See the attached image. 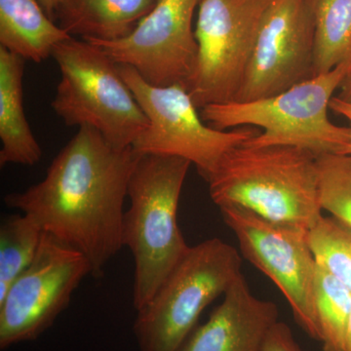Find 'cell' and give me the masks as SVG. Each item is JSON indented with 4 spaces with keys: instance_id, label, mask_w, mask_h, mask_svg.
Segmentation results:
<instances>
[{
    "instance_id": "obj_12",
    "label": "cell",
    "mask_w": 351,
    "mask_h": 351,
    "mask_svg": "<svg viewBox=\"0 0 351 351\" xmlns=\"http://www.w3.org/2000/svg\"><path fill=\"white\" fill-rule=\"evenodd\" d=\"M201 0H157L151 12L125 38L87 40L115 63L131 66L154 86L189 89L198 60L193 15Z\"/></svg>"
},
{
    "instance_id": "obj_17",
    "label": "cell",
    "mask_w": 351,
    "mask_h": 351,
    "mask_svg": "<svg viewBox=\"0 0 351 351\" xmlns=\"http://www.w3.org/2000/svg\"><path fill=\"white\" fill-rule=\"evenodd\" d=\"M314 21L315 76L351 66V0H307Z\"/></svg>"
},
{
    "instance_id": "obj_13",
    "label": "cell",
    "mask_w": 351,
    "mask_h": 351,
    "mask_svg": "<svg viewBox=\"0 0 351 351\" xmlns=\"http://www.w3.org/2000/svg\"><path fill=\"white\" fill-rule=\"evenodd\" d=\"M209 319L196 326L179 351H263L278 322L274 302L253 295L243 274L237 277Z\"/></svg>"
},
{
    "instance_id": "obj_21",
    "label": "cell",
    "mask_w": 351,
    "mask_h": 351,
    "mask_svg": "<svg viewBox=\"0 0 351 351\" xmlns=\"http://www.w3.org/2000/svg\"><path fill=\"white\" fill-rule=\"evenodd\" d=\"M316 158L322 209L351 226V156L328 154Z\"/></svg>"
},
{
    "instance_id": "obj_26",
    "label": "cell",
    "mask_w": 351,
    "mask_h": 351,
    "mask_svg": "<svg viewBox=\"0 0 351 351\" xmlns=\"http://www.w3.org/2000/svg\"><path fill=\"white\" fill-rule=\"evenodd\" d=\"M345 351H351V315L350 322H348V329H346Z\"/></svg>"
},
{
    "instance_id": "obj_11",
    "label": "cell",
    "mask_w": 351,
    "mask_h": 351,
    "mask_svg": "<svg viewBox=\"0 0 351 351\" xmlns=\"http://www.w3.org/2000/svg\"><path fill=\"white\" fill-rule=\"evenodd\" d=\"M315 77L307 0H269L234 101L269 98Z\"/></svg>"
},
{
    "instance_id": "obj_6",
    "label": "cell",
    "mask_w": 351,
    "mask_h": 351,
    "mask_svg": "<svg viewBox=\"0 0 351 351\" xmlns=\"http://www.w3.org/2000/svg\"><path fill=\"white\" fill-rule=\"evenodd\" d=\"M241 265L237 249L221 239L191 247L151 301L137 311L133 330L140 350L179 351L203 311L242 274Z\"/></svg>"
},
{
    "instance_id": "obj_4",
    "label": "cell",
    "mask_w": 351,
    "mask_h": 351,
    "mask_svg": "<svg viewBox=\"0 0 351 351\" xmlns=\"http://www.w3.org/2000/svg\"><path fill=\"white\" fill-rule=\"evenodd\" d=\"M350 73V64H339L269 98L206 106L200 110L201 119L219 131L261 127L263 133L243 143L249 147L291 145L316 157L341 154L350 144V128L332 123L328 110L335 91Z\"/></svg>"
},
{
    "instance_id": "obj_19",
    "label": "cell",
    "mask_w": 351,
    "mask_h": 351,
    "mask_svg": "<svg viewBox=\"0 0 351 351\" xmlns=\"http://www.w3.org/2000/svg\"><path fill=\"white\" fill-rule=\"evenodd\" d=\"M43 230L27 215H10L0 225V300L34 261Z\"/></svg>"
},
{
    "instance_id": "obj_18",
    "label": "cell",
    "mask_w": 351,
    "mask_h": 351,
    "mask_svg": "<svg viewBox=\"0 0 351 351\" xmlns=\"http://www.w3.org/2000/svg\"><path fill=\"white\" fill-rule=\"evenodd\" d=\"M315 311L323 351H345L351 315V291L318 263Z\"/></svg>"
},
{
    "instance_id": "obj_8",
    "label": "cell",
    "mask_w": 351,
    "mask_h": 351,
    "mask_svg": "<svg viewBox=\"0 0 351 351\" xmlns=\"http://www.w3.org/2000/svg\"><path fill=\"white\" fill-rule=\"evenodd\" d=\"M87 276L91 267L82 252L43 232L34 261L0 300V348L47 331Z\"/></svg>"
},
{
    "instance_id": "obj_25",
    "label": "cell",
    "mask_w": 351,
    "mask_h": 351,
    "mask_svg": "<svg viewBox=\"0 0 351 351\" xmlns=\"http://www.w3.org/2000/svg\"><path fill=\"white\" fill-rule=\"evenodd\" d=\"M339 89H341V92H339V98L351 103V73L346 76L339 86Z\"/></svg>"
},
{
    "instance_id": "obj_5",
    "label": "cell",
    "mask_w": 351,
    "mask_h": 351,
    "mask_svg": "<svg viewBox=\"0 0 351 351\" xmlns=\"http://www.w3.org/2000/svg\"><path fill=\"white\" fill-rule=\"evenodd\" d=\"M52 57L61 71L52 108L66 126H90L119 149L133 145L149 119L120 75L119 64L99 46L71 38Z\"/></svg>"
},
{
    "instance_id": "obj_1",
    "label": "cell",
    "mask_w": 351,
    "mask_h": 351,
    "mask_svg": "<svg viewBox=\"0 0 351 351\" xmlns=\"http://www.w3.org/2000/svg\"><path fill=\"white\" fill-rule=\"evenodd\" d=\"M138 156L133 147L119 149L96 129L80 127L43 181L8 193L4 202L82 252L91 276L101 278L123 247L124 200Z\"/></svg>"
},
{
    "instance_id": "obj_3",
    "label": "cell",
    "mask_w": 351,
    "mask_h": 351,
    "mask_svg": "<svg viewBox=\"0 0 351 351\" xmlns=\"http://www.w3.org/2000/svg\"><path fill=\"white\" fill-rule=\"evenodd\" d=\"M191 163L181 157L138 154L128 184L130 208L124 213L122 244L135 262L133 304L143 308L186 256L178 207Z\"/></svg>"
},
{
    "instance_id": "obj_10",
    "label": "cell",
    "mask_w": 351,
    "mask_h": 351,
    "mask_svg": "<svg viewBox=\"0 0 351 351\" xmlns=\"http://www.w3.org/2000/svg\"><path fill=\"white\" fill-rule=\"evenodd\" d=\"M219 209L243 257L271 279L287 300L298 325L320 341L315 311L317 263L309 230L272 223L240 207Z\"/></svg>"
},
{
    "instance_id": "obj_2",
    "label": "cell",
    "mask_w": 351,
    "mask_h": 351,
    "mask_svg": "<svg viewBox=\"0 0 351 351\" xmlns=\"http://www.w3.org/2000/svg\"><path fill=\"white\" fill-rule=\"evenodd\" d=\"M219 207L311 230L322 215L317 158L291 145L233 147L206 180Z\"/></svg>"
},
{
    "instance_id": "obj_22",
    "label": "cell",
    "mask_w": 351,
    "mask_h": 351,
    "mask_svg": "<svg viewBox=\"0 0 351 351\" xmlns=\"http://www.w3.org/2000/svg\"><path fill=\"white\" fill-rule=\"evenodd\" d=\"M263 351H304L286 323L278 321L270 330Z\"/></svg>"
},
{
    "instance_id": "obj_16",
    "label": "cell",
    "mask_w": 351,
    "mask_h": 351,
    "mask_svg": "<svg viewBox=\"0 0 351 351\" xmlns=\"http://www.w3.org/2000/svg\"><path fill=\"white\" fill-rule=\"evenodd\" d=\"M71 38L38 0H0V47L25 61H45L58 44Z\"/></svg>"
},
{
    "instance_id": "obj_23",
    "label": "cell",
    "mask_w": 351,
    "mask_h": 351,
    "mask_svg": "<svg viewBox=\"0 0 351 351\" xmlns=\"http://www.w3.org/2000/svg\"><path fill=\"white\" fill-rule=\"evenodd\" d=\"M330 108L334 110L335 112L338 113V114L343 115V117H346L350 121L351 131V103L341 100L338 96L332 97L331 101H330ZM341 154L351 156V138L350 144H348Z\"/></svg>"
},
{
    "instance_id": "obj_20",
    "label": "cell",
    "mask_w": 351,
    "mask_h": 351,
    "mask_svg": "<svg viewBox=\"0 0 351 351\" xmlns=\"http://www.w3.org/2000/svg\"><path fill=\"white\" fill-rule=\"evenodd\" d=\"M308 239L316 263L351 291V226L322 216Z\"/></svg>"
},
{
    "instance_id": "obj_14",
    "label": "cell",
    "mask_w": 351,
    "mask_h": 351,
    "mask_svg": "<svg viewBox=\"0 0 351 351\" xmlns=\"http://www.w3.org/2000/svg\"><path fill=\"white\" fill-rule=\"evenodd\" d=\"M25 60L0 47V166H34L43 149L25 114L23 80Z\"/></svg>"
},
{
    "instance_id": "obj_24",
    "label": "cell",
    "mask_w": 351,
    "mask_h": 351,
    "mask_svg": "<svg viewBox=\"0 0 351 351\" xmlns=\"http://www.w3.org/2000/svg\"><path fill=\"white\" fill-rule=\"evenodd\" d=\"M64 1V0H38L39 3L43 6V10L55 22H56L55 18H56L58 9Z\"/></svg>"
},
{
    "instance_id": "obj_15",
    "label": "cell",
    "mask_w": 351,
    "mask_h": 351,
    "mask_svg": "<svg viewBox=\"0 0 351 351\" xmlns=\"http://www.w3.org/2000/svg\"><path fill=\"white\" fill-rule=\"evenodd\" d=\"M157 0H64L56 12L60 27L84 40L125 38Z\"/></svg>"
},
{
    "instance_id": "obj_7",
    "label": "cell",
    "mask_w": 351,
    "mask_h": 351,
    "mask_svg": "<svg viewBox=\"0 0 351 351\" xmlns=\"http://www.w3.org/2000/svg\"><path fill=\"white\" fill-rule=\"evenodd\" d=\"M120 75L149 119L132 147L138 154L181 157L195 164L207 180L233 147L258 135L251 126L232 131L212 128L201 119L188 89L182 85L154 86L131 66L119 64Z\"/></svg>"
},
{
    "instance_id": "obj_9",
    "label": "cell",
    "mask_w": 351,
    "mask_h": 351,
    "mask_svg": "<svg viewBox=\"0 0 351 351\" xmlns=\"http://www.w3.org/2000/svg\"><path fill=\"white\" fill-rule=\"evenodd\" d=\"M269 0H201L197 66L189 93L196 107L234 101Z\"/></svg>"
}]
</instances>
